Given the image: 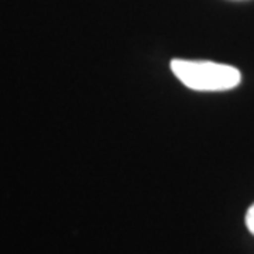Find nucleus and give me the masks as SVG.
<instances>
[{
	"instance_id": "obj_1",
	"label": "nucleus",
	"mask_w": 254,
	"mask_h": 254,
	"mask_svg": "<svg viewBox=\"0 0 254 254\" xmlns=\"http://www.w3.org/2000/svg\"><path fill=\"white\" fill-rule=\"evenodd\" d=\"M171 69L187 88L199 92L229 91L242 81V73L237 68L212 61L174 60Z\"/></svg>"
},
{
	"instance_id": "obj_2",
	"label": "nucleus",
	"mask_w": 254,
	"mask_h": 254,
	"mask_svg": "<svg viewBox=\"0 0 254 254\" xmlns=\"http://www.w3.org/2000/svg\"><path fill=\"white\" fill-rule=\"evenodd\" d=\"M246 226L249 229V232L254 235V203L249 208L246 213Z\"/></svg>"
}]
</instances>
